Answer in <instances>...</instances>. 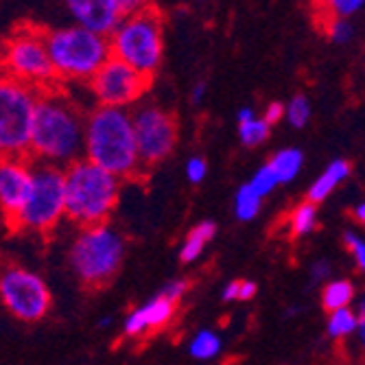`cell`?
Segmentation results:
<instances>
[{
	"label": "cell",
	"instance_id": "1",
	"mask_svg": "<svg viewBox=\"0 0 365 365\" xmlns=\"http://www.w3.org/2000/svg\"><path fill=\"white\" fill-rule=\"evenodd\" d=\"M83 112L57 88H42L31 136V153L46 164L68 169L86 151Z\"/></svg>",
	"mask_w": 365,
	"mask_h": 365
},
{
	"label": "cell",
	"instance_id": "2",
	"mask_svg": "<svg viewBox=\"0 0 365 365\" xmlns=\"http://www.w3.org/2000/svg\"><path fill=\"white\" fill-rule=\"evenodd\" d=\"M86 158L118 180H131L138 175L143 162L136 143L134 118L125 108L98 106L88 116Z\"/></svg>",
	"mask_w": 365,
	"mask_h": 365
},
{
	"label": "cell",
	"instance_id": "3",
	"mask_svg": "<svg viewBox=\"0 0 365 365\" xmlns=\"http://www.w3.org/2000/svg\"><path fill=\"white\" fill-rule=\"evenodd\" d=\"M66 171V217L86 227L106 225L118 202L120 180L96 167L88 158L73 162Z\"/></svg>",
	"mask_w": 365,
	"mask_h": 365
},
{
	"label": "cell",
	"instance_id": "4",
	"mask_svg": "<svg viewBox=\"0 0 365 365\" xmlns=\"http://www.w3.org/2000/svg\"><path fill=\"white\" fill-rule=\"evenodd\" d=\"M123 258L125 241L108 223L81 230L71 247V267L90 291L106 289L116 278Z\"/></svg>",
	"mask_w": 365,
	"mask_h": 365
},
{
	"label": "cell",
	"instance_id": "5",
	"mask_svg": "<svg viewBox=\"0 0 365 365\" xmlns=\"http://www.w3.org/2000/svg\"><path fill=\"white\" fill-rule=\"evenodd\" d=\"M48 55L57 79H92L112 57L110 38L86 26H68L46 33Z\"/></svg>",
	"mask_w": 365,
	"mask_h": 365
},
{
	"label": "cell",
	"instance_id": "6",
	"mask_svg": "<svg viewBox=\"0 0 365 365\" xmlns=\"http://www.w3.org/2000/svg\"><path fill=\"white\" fill-rule=\"evenodd\" d=\"M112 57L153 77L162 61V16L155 7L125 16L110 36Z\"/></svg>",
	"mask_w": 365,
	"mask_h": 365
},
{
	"label": "cell",
	"instance_id": "7",
	"mask_svg": "<svg viewBox=\"0 0 365 365\" xmlns=\"http://www.w3.org/2000/svg\"><path fill=\"white\" fill-rule=\"evenodd\" d=\"M40 90L5 77L0 86V151L3 158H29Z\"/></svg>",
	"mask_w": 365,
	"mask_h": 365
},
{
	"label": "cell",
	"instance_id": "8",
	"mask_svg": "<svg viewBox=\"0 0 365 365\" xmlns=\"http://www.w3.org/2000/svg\"><path fill=\"white\" fill-rule=\"evenodd\" d=\"M66 215V171L55 164H40L33 169V188L24 208L9 223L14 232H48Z\"/></svg>",
	"mask_w": 365,
	"mask_h": 365
},
{
	"label": "cell",
	"instance_id": "9",
	"mask_svg": "<svg viewBox=\"0 0 365 365\" xmlns=\"http://www.w3.org/2000/svg\"><path fill=\"white\" fill-rule=\"evenodd\" d=\"M3 68L9 79L33 88H51L48 83L57 79V73L48 55L46 33L29 24L11 31L3 51Z\"/></svg>",
	"mask_w": 365,
	"mask_h": 365
},
{
	"label": "cell",
	"instance_id": "10",
	"mask_svg": "<svg viewBox=\"0 0 365 365\" xmlns=\"http://www.w3.org/2000/svg\"><path fill=\"white\" fill-rule=\"evenodd\" d=\"M5 309L20 322H40L51 309V291L44 280L24 267H9L0 278Z\"/></svg>",
	"mask_w": 365,
	"mask_h": 365
},
{
	"label": "cell",
	"instance_id": "11",
	"mask_svg": "<svg viewBox=\"0 0 365 365\" xmlns=\"http://www.w3.org/2000/svg\"><path fill=\"white\" fill-rule=\"evenodd\" d=\"M151 79L127 61L110 57L90 79V90L103 108H127L149 90Z\"/></svg>",
	"mask_w": 365,
	"mask_h": 365
},
{
	"label": "cell",
	"instance_id": "12",
	"mask_svg": "<svg viewBox=\"0 0 365 365\" xmlns=\"http://www.w3.org/2000/svg\"><path fill=\"white\" fill-rule=\"evenodd\" d=\"M131 118L143 167H153L175 149L178 120L173 114L158 106H140Z\"/></svg>",
	"mask_w": 365,
	"mask_h": 365
},
{
	"label": "cell",
	"instance_id": "13",
	"mask_svg": "<svg viewBox=\"0 0 365 365\" xmlns=\"http://www.w3.org/2000/svg\"><path fill=\"white\" fill-rule=\"evenodd\" d=\"M33 188L31 158H3L0 162V206L9 225L24 208Z\"/></svg>",
	"mask_w": 365,
	"mask_h": 365
},
{
	"label": "cell",
	"instance_id": "14",
	"mask_svg": "<svg viewBox=\"0 0 365 365\" xmlns=\"http://www.w3.org/2000/svg\"><path fill=\"white\" fill-rule=\"evenodd\" d=\"M79 26H86L98 36H112L114 29L125 18L118 0H66Z\"/></svg>",
	"mask_w": 365,
	"mask_h": 365
},
{
	"label": "cell",
	"instance_id": "15",
	"mask_svg": "<svg viewBox=\"0 0 365 365\" xmlns=\"http://www.w3.org/2000/svg\"><path fill=\"white\" fill-rule=\"evenodd\" d=\"M175 302L167 300V297H153L151 302H147L145 307L136 309L134 313H129V317L125 319V335L127 337H140L149 330H158L164 328L175 315Z\"/></svg>",
	"mask_w": 365,
	"mask_h": 365
},
{
	"label": "cell",
	"instance_id": "16",
	"mask_svg": "<svg viewBox=\"0 0 365 365\" xmlns=\"http://www.w3.org/2000/svg\"><path fill=\"white\" fill-rule=\"evenodd\" d=\"M350 162L346 160H335V162H330L326 171L313 182V186L309 188V202L313 204H319L324 202V199L333 192L348 175H350Z\"/></svg>",
	"mask_w": 365,
	"mask_h": 365
},
{
	"label": "cell",
	"instance_id": "17",
	"mask_svg": "<svg viewBox=\"0 0 365 365\" xmlns=\"http://www.w3.org/2000/svg\"><path fill=\"white\" fill-rule=\"evenodd\" d=\"M215 232H217V225L212 221H202V223H197L190 232H188V237L180 250V260L182 262H192L199 258V254L204 252V247L212 241L215 237Z\"/></svg>",
	"mask_w": 365,
	"mask_h": 365
},
{
	"label": "cell",
	"instance_id": "18",
	"mask_svg": "<svg viewBox=\"0 0 365 365\" xmlns=\"http://www.w3.org/2000/svg\"><path fill=\"white\" fill-rule=\"evenodd\" d=\"M302 162H304V155H302L300 149H284V151L276 153L267 164L274 169L278 182H280V184H287V182H291L297 173H300Z\"/></svg>",
	"mask_w": 365,
	"mask_h": 365
},
{
	"label": "cell",
	"instance_id": "19",
	"mask_svg": "<svg viewBox=\"0 0 365 365\" xmlns=\"http://www.w3.org/2000/svg\"><path fill=\"white\" fill-rule=\"evenodd\" d=\"M354 297V287L348 280H335L328 282L322 291V307L328 313H335L341 309H348V304L352 302Z\"/></svg>",
	"mask_w": 365,
	"mask_h": 365
},
{
	"label": "cell",
	"instance_id": "20",
	"mask_svg": "<svg viewBox=\"0 0 365 365\" xmlns=\"http://www.w3.org/2000/svg\"><path fill=\"white\" fill-rule=\"evenodd\" d=\"M317 225V204L313 202H304L297 206L291 215H289V235L293 239H300V237H307L315 230Z\"/></svg>",
	"mask_w": 365,
	"mask_h": 365
},
{
	"label": "cell",
	"instance_id": "21",
	"mask_svg": "<svg viewBox=\"0 0 365 365\" xmlns=\"http://www.w3.org/2000/svg\"><path fill=\"white\" fill-rule=\"evenodd\" d=\"M260 206H262V197L250 186H241L237 190V197H235V212L241 221H252L258 212H260Z\"/></svg>",
	"mask_w": 365,
	"mask_h": 365
},
{
	"label": "cell",
	"instance_id": "22",
	"mask_svg": "<svg viewBox=\"0 0 365 365\" xmlns=\"http://www.w3.org/2000/svg\"><path fill=\"white\" fill-rule=\"evenodd\" d=\"M354 330H359L356 313H352L350 309H341V311L330 313V317H328V335L333 339H344V337L352 335Z\"/></svg>",
	"mask_w": 365,
	"mask_h": 365
},
{
	"label": "cell",
	"instance_id": "23",
	"mask_svg": "<svg viewBox=\"0 0 365 365\" xmlns=\"http://www.w3.org/2000/svg\"><path fill=\"white\" fill-rule=\"evenodd\" d=\"M221 350V339L212 333V330H199L190 341V354L195 359H212Z\"/></svg>",
	"mask_w": 365,
	"mask_h": 365
},
{
	"label": "cell",
	"instance_id": "24",
	"mask_svg": "<svg viewBox=\"0 0 365 365\" xmlns=\"http://www.w3.org/2000/svg\"><path fill=\"white\" fill-rule=\"evenodd\" d=\"M365 0H317L319 14L328 20L333 18H348L354 11H359L363 7Z\"/></svg>",
	"mask_w": 365,
	"mask_h": 365
},
{
	"label": "cell",
	"instance_id": "25",
	"mask_svg": "<svg viewBox=\"0 0 365 365\" xmlns=\"http://www.w3.org/2000/svg\"><path fill=\"white\" fill-rule=\"evenodd\" d=\"M269 123L264 118H254V120H247V123H241L239 125V136H241V143L245 147H258L260 143H264L269 138Z\"/></svg>",
	"mask_w": 365,
	"mask_h": 365
},
{
	"label": "cell",
	"instance_id": "26",
	"mask_svg": "<svg viewBox=\"0 0 365 365\" xmlns=\"http://www.w3.org/2000/svg\"><path fill=\"white\" fill-rule=\"evenodd\" d=\"M309 116H311V106H309V98L297 94L293 96L289 106H287V118L293 127H304L309 123Z\"/></svg>",
	"mask_w": 365,
	"mask_h": 365
},
{
	"label": "cell",
	"instance_id": "27",
	"mask_svg": "<svg viewBox=\"0 0 365 365\" xmlns=\"http://www.w3.org/2000/svg\"><path fill=\"white\" fill-rule=\"evenodd\" d=\"M260 197H264V195H269L280 182H278V178H276V173H274V169L269 167V164H264V167H260L256 173H254V178L247 182Z\"/></svg>",
	"mask_w": 365,
	"mask_h": 365
},
{
	"label": "cell",
	"instance_id": "28",
	"mask_svg": "<svg viewBox=\"0 0 365 365\" xmlns=\"http://www.w3.org/2000/svg\"><path fill=\"white\" fill-rule=\"evenodd\" d=\"M326 33H328V38L337 42V44H344L352 38V24L348 22V18H333V20H328L326 22Z\"/></svg>",
	"mask_w": 365,
	"mask_h": 365
},
{
	"label": "cell",
	"instance_id": "29",
	"mask_svg": "<svg viewBox=\"0 0 365 365\" xmlns=\"http://www.w3.org/2000/svg\"><path fill=\"white\" fill-rule=\"evenodd\" d=\"M206 173H208V162L204 158L195 155V158H190L186 162V178H188V182H192V184L204 182Z\"/></svg>",
	"mask_w": 365,
	"mask_h": 365
},
{
	"label": "cell",
	"instance_id": "30",
	"mask_svg": "<svg viewBox=\"0 0 365 365\" xmlns=\"http://www.w3.org/2000/svg\"><path fill=\"white\" fill-rule=\"evenodd\" d=\"M188 280H171L169 284H164L162 287V291L158 293V295H162V297H167V300H171V302H180L182 297L186 295V291H188Z\"/></svg>",
	"mask_w": 365,
	"mask_h": 365
},
{
	"label": "cell",
	"instance_id": "31",
	"mask_svg": "<svg viewBox=\"0 0 365 365\" xmlns=\"http://www.w3.org/2000/svg\"><path fill=\"white\" fill-rule=\"evenodd\" d=\"M346 245L352 252V256H354V260L359 264V269L365 272V241L359 239L356 235H352V232H348V235H346Z\"/></svg>",
	"mask_w": 365,
	"mask_h": 365
},
{
	"label": "cell",
	"instance_id": "32",
	"mask_svg": "<svg viewBox=\"0 0 365 365\" xmlns=\"http://www.w3.org/2000/svg\"><path fill=\"white\" fill-rule=\"evenodd\" d=\"M118 7H120L123 16H131V14H138L143 9H147L149 0H118Z\"/></svg>",
	"mask_w": 365,
	"mask_h": 365
},
{
	"label": "cell",
	"instance_id": "33",
	"mask_svg": "<svg viewBox=\"0 0 365 365\" xmlns=\"http://www.w3.org/2000/svg\"><path fill=\"white\" fill-rule=\"evenodd\" d=\"M282 116H287V108L282 106V103H278V101H274V103H269L267 106V110H264V120H267L269 125H274V123H278Z\"/></svg>",
	"mask_w": 365,
	"mask_h": 365
},
{
	"label": "cell",
	"instance_id": "34",
	"mask_svg": "<svg viewBox=\"0 0 365 365\" xmlns=\"http://www.w3.org/2000/svg\"><path fill=\"white\" fill-rule=\"evenodd\" d=\"M311 274H313V278H315V280H324V278H328V276H330V264H328L326 260H317V262L313 264Z\"/></svg>",
	"mask_w": 365,
	"mask_h": 365
},
{
	"label": "cell",
	"instance_id": "35",
	"mask_svg": "<svg viewBox=\"0 0 365 365\" xmlns=\"http://www.w3.org/2000/svg\"><path fill=\"white\" fill-rule=\"evenodd\" d=\"M239 291H241V280H232L223 289V300H239Z\"/></svg>",
	"mask_w": 365,
	"mask_h": 365
},
{
	"label": "cell",
	"instance_id": "36",
	"mask_svg": "<svg viewBox=\"0 0 365 365\" xmlns=\"http://www.w3.org/2000/svg\"><path fill=\"white\" fill-rule=\"evenodd\" d=\"M256 295V284L252 280H241V291H239V300H252Z\"/></svg>",
	"mask_w": 365,
	"mask_h": 365
},
{
	"label": "cell",
	"instance_id": "37",
	"mask_svg": "<svg viewBox=\"0 0 365 365\" xmlns=\"http://www.w3.org/2000/svg\"><path fill=\"white\" fill-rule=\"evenodd\" d=\"M206 92H208L206 83H204V81H199V83L195 86V90H192V103H202V98L206 96Z\"/></svg>",
	"mask_w": 365,
	"mask_h": 365
},
{
	"label": "cell",
	"instance_id": "38",
	"mask_svg": "<svg viewBox=\"0 0 365 365\" xmlns=\"http://www.w3.org/2000/svg\"><path fill=\"white\" fill-rule=\"evenodd\" d=\"M237 118H239V125L241 123H247V120H254L256 116H254V110L252 108H243L239 114H237Z\"/></svg>",
	"mask_w": 365,
	"mask_h": 365
},
{
	"label": "cell",
	"instance_id": "39",
	"mask_svg": "<svg viewBox=\"0 0 365 365\" xmlns=\"http://www.w3.org/2000/svg\"><path fill=\"white\" fill-rule=\"evenodd\" d=\"M352 217H354L359 223H363V225H365V204H359V206L352 210Z\"/></svg>",
	"mask_w": 365,
	"mask_h": 365
},
{
	"label": "cell",
	"instance_id": "40",
	"mask_svg": "<svg viewBox=\"0 0 365 365\" xmlns=\"http://www.w3.org/2000/svg\"><path fill=\"white\" fill-rule=\"evenodd\" d=\"M356 317H359V322H365V295L361 297V302H359V309H356Z\"/></svg>",
	"mask_w": 365,
	"mask_h": 365
},
{
	"label": "cell",
	"instance_id": "41",
	"mask_svg": "<svg viewBox=\"0 0 365 365\" xmlns=\"http://www.w3.org/2000/svg\"><path fill=\"white\" fill-rule=\"evenodd\" d=\"M356 333H359V339H361V344L365 346V322H359V330H356Z\"/></svg>",
	"mask_w": 365,
	"mask_h": 365
},
{
	"label": "cell",
	"instance_id": "42",
	"mask_svg": "<svg viewBox=\"0 0 365 365\" xmlns=\"http://www.w3.org/2000/svg\"><path fill=\"white\" fill-rule=\"evenodd\" d=\"M110 322H112V319H110V317H106V319H101L98 324H101V326H110Z\"/></svg>",
	"mask_w": 365,
	"mask_h": 365
}]
</instances>
